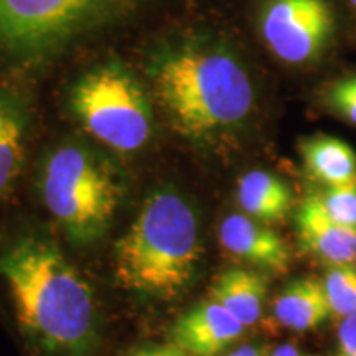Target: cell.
<instances>
[{
    "instance_id": "1",
    "label": "cell",
    "mask_w": 356,
    "mask_h": 356,
    "mask_svg": "<svg viewBox=\"0 0 356 356\" xmlns=\"http://www.w3.org/2000/svg\"><path fill=\"white\" fill-rule=\"evenodd\" d=\"M15 318L51 356H86L97 341L95 292L53 243L24 238L0 252Z\"/></svg>"
},
{
    "instance_id": "2",
    "label": "cell",
    "mask_w": 356,
    "mask_h": 356,
    "mask_svg": "<svg viewBox=\"0 0 356 356\" xmlns=\"http://www.w3.org/2000/svg\"><path fill=\"white\" fill-rule=\"evenodd\" d=\"M149 76L172 127L190 140H210L238 127L254 106L248 71L228 50L204 40L162 48Z\"/></svg>"
},
{
    "instance_id": "3",
    "label": "cell",
    "mask_w": 356,
    "mask_h": 356,
    "mask_svg": "<svg viewBox=\"0 0 356 356\" xmlns=\"http://www.w3.org/2000/svg\"><path fill=\"white\" fill-rule=\"evenodd\" d=\"M198 216L172 188L150 193L114 246V277L122 289L160 300L184 293L202 261Z\"/></svg>"
},
{
    "instance_id": "4",
    "label": "cell",
    "mask_w": 356,
    "mask_h": 356,
    "mask_svg": "<svg viewBox=\"0 0 356 356\" xmlns=\"http://www.w3.org/2000/svg\"><path fill=\"white\" fill-rule=\"evenodd\" d=\"M40 190L48 211L78 246L104 238L124 197L115 168L79 144L53 150L43 163Z\"/></svg>"
},
{
    "instance_id": "5",
    "label": "cell",
    "mask_w": 356,
    "mask_h": 356,
    "mask_svg": "<svg viewBox=\"0 0 356 356\" xmlns=\"http://www.w3.org/2000/svg\"><path fill=\"white\" fill-rule=\"evenodd\" d=\"M145 0H0V58L37 63L136 12Z\"/></svg>"
},
{
    "instance_id": "6",
    "label": "cell",
    "mask_w": 356,
    "mask_h": 356,
    "mask_svg": "<svg viewBox=\"0 0 356 356\" xmlns=\"http://www.w3.org/2000/svg\"><path fill=\"white\" fill-rule=\"evenodd\" d=\"M70 108L95 139L118 152H136L152 136V109L144 86L114 61L95 66L78 79Z\"/></svg>"
},
{
    "instance_id": "7",
    "label": "cell",
    "mask_w": 356,
    "mask_h": 356,
    "mask_svg": "<svg viewBox=\"0 0 356 356\" xmlns=\"http://www.w3.org/2000/svg\"><path fill=\"white\" fill-rule=\"evenodd\" d=\"M259 32L270 51L289 65H305L325 51L335 33L327 0H264Z\"/></svg>"
},
{
    "instance_id": "8",
    "label": "cell",
    "mask_w": 356,
    "mask_h": 356,
    "mask_svg": "<svg viewBox=\"0 0 356 356\" xmlns=\"http://www.w3.org/2000/svg\"><path fill=\"white\" fill-rule=\"evenodd\" d=\"M244 328L228 310L210 299L177 320L172 343L188 356H218L241 338Z\"/></svg>"
},
{
    "instance_id": "9",
    "label": "cell",
    "mask_w": 356,
    "mask_h": 356,
    "mask_svg": "<svg viewBox=\"0 0 356 356\" xmlns=\"http://www.w3.org/2000/svg\"><path fill=\"white\" fill-rule=\"evenodd\" d=\"M221 246L238 259L282 274L291 264V252L282 238L251 216L231 215L220 226Z\"/></svg>"
},
{
    "instance_id": "10",
    "label": "cell",
    "mask_w": 356,
    "mask_h": 356,
    "mask_svg": "<svg viewBox=\"0 0 356 356\" xmlns=\"http://www.w3.org/2000/svg\"><path fill=\"white\" fill-rule=\"evenodd\" d=\"M302 248L330 266L356 261V229L340 225L325 211L318 195L300 204L296 216Z\"/></svg>"
},
{
    "instance_id": "11",
    "label": "cell",
    "mask_w": 356,
    "mask_h": 356,
    "mask_svg": "<svg viewBox=\"0 0 356 356\" xmlns=\"http://www.w3.org/2000/svg\"><path fill=\"white\" fill-rule=\"evenodd\" d=\"M29 118L24 97L0 88V200L10 193L24 168Z\"/></svg>"
},
{
    "instance_id": "12",
    "label": "cell",
    "mask_w": 356,
    "mask_h": 356,
    "mask_svg": "<svg viewBox=\"0 0 356 356\" xmlns=\"http://www.w3.org/2000/svg\"><path fill=\"white\" fill-rule=\"evenodd\" d=\"M274 314L282 327L293 332H307L320 327L332 315L322 280H292L275 299Z\"/></svg>"
},
{
    "instance_id": "13",
    "label": "cell",
    "mask_w": 356,
    "mask_h": 356,
    "mask_svg": "<svg viewBox=\"0 0 356 356\" xmlns=\"http://www.w3.org/2000/svg\"><path fill=\"white\" fill-rule=\"evenodd\" d=\"M210 296L213 302L228 310L244 327H251L262 315L267 282L261 274L233 267L218 275Z\"/></svg>"
},
{
    "instance_id": "14",
    "label": "cell",
    "mask_w": 356,
    "mask_h": 356,
    "mask_svg": "<svg viewBox=\"0 0 356 356\" xmlns=\"http://www.w3.org/2000/svg\"><path fill=\"white\" fill-rule=\"evenodd\" d=\"M300 154L305 170L327 188L356 181V152L345 140L317 136L302 140Z\"/></svg>"
},
{
    "instance_id": "15",
    "label": "cell",
    "mask_w": 356,
    "mask_h": 356,
    "mask_svg": "<svg viewBox=\"0 0 356 356\" xmlns=\"http://www.w3.org/2000/svg\"><path fill=\"white\" fill-rule=\"evenodd\" d=\"M238 202L248 216L261 222H274L291 211L292 190L273 173L252 170L239 178Z\"/></svg>"
},
{
    "instance_id": "16",
    "label": "cell",
    "mask_w": 356,
    "mask_h": 356,
    "mask_svg": "<svg viewBox=\"0 0 356 356\" xmlns=\"http://www.w3.org/2000/svg\"><path fill=\"white\" fill-rule=\"evenodd\" d=\"M322 284L332 315L343 318L356 315V267L351 264L330 266Z\"/></svg>"
},
{
    "instance_id": "17",
    "label": "cell",
    "mask_w": 356,
    "mask_h": 356,
    "mask_svg": "<svg viewBox=\"0 0 356 356\" xmlns=\"http://www.w3.org/2000/svg\"><path fill=\"white\" fill-rule=\"evenodd\" d=\"M318 198L325 211L333 220L356 229V181L341 186H330Z\"/></svg>"
},
{
    "instance_id": "18",
    "label": "cell",
    "mask_w": 356,
    "mask_h": 356,
    "mask_svg": "<svg viewBox=\"0 0 356 356\" xmlns=\"http://www.w3.org/2000/svg\"><path fill=\"white\" fill-rule=\"evenodd\" d=\"M327 101L341 118L356 124V76H346L333 83L327 92Z\"/></svg>"
},
{
    "instance_id": "19",
    "label": "cell",
    "mask_w": 356,
    "mask_h": 356,
    "mask_svg": "<svg viewBox=\"0 0 356 356\" xmlns=\"http://www.w3.org/2000/svg\"><path fill=\"white\" fill-rule=\"evenodd\" d=\"M335 356H356V315L346 317L338 327Z\"/></svg>"
},
{
    "instance_id": "20",
    "label": "cell",
    "mask_w": 356,
    "mask_h": 356,
    "mask_svg": "<svg viewBox=\"0 0 356 356\" xmlns=\"http://www.w3.org/2000/svg\"><path fill=\"white\" fill-rule=\"evenodd\" d=\"M131 356H188L184 351H180L173 345H159V346H147V348L137 350Z\"/></svg>"
},
{
    "instance_id": "21",
    "label": "cell",
    "mask_w": 356,
    "mask_h": 356,
    "mask_svg": "<svg viewBox=\"0 0 356 356\" xmlns=\"http://www.w3.org/2000/svg\"><path fill=\"white\" fill-rule=\"evenodd\" d=\"M228 356H267V355L261 348H257V346L244 345V346H239L238 350L231 351Z\"/></svg>"
},
{
    "instance_id": "22",
    "label": "cell",
    "mask_w": 356,
    "mask_h": 356,
    "mask_svg": "<svg viewBox=\"0 0 356 356\" xmlns=\"http://www.w3.org/2000/svg\"><path fill=\"white\" fill-rule=\"evenodd\" d=\"M269 356H304V355H302L300 350L296 348L293 345L286 343V345L277 346V348H275Z\"/></svg>"
},
{
    "instance_id": "23",
    "label": "cell",
    "mask_w": 356,
    "mask_h": 356,
    "mask_svg": "<svg viewBox=\"0 0 356 356\" xmlns=\"http://www.w3.org/2000/svg\"><path fill=\"white\" fill-rule=\"evenodd\" d=\"M350 3H351V6H353V7L356 8V0H350Z\"/></svg>"
},
{
    "instance_id": "24",
    "label": "cell",
    "mask_w": 356,
    "mask_h": 356,
    "mask_svg": "<svg viewBox=\"0 0 356 356\" xmlns=\"http://www.w3.org/2000/svg\"><path fill=\"white\" fill-rule=\"evenodd\" d=\"M355 262H356V261H355ZM355 267H356V264H355Z\"/></svg>"
}]
</instances>
